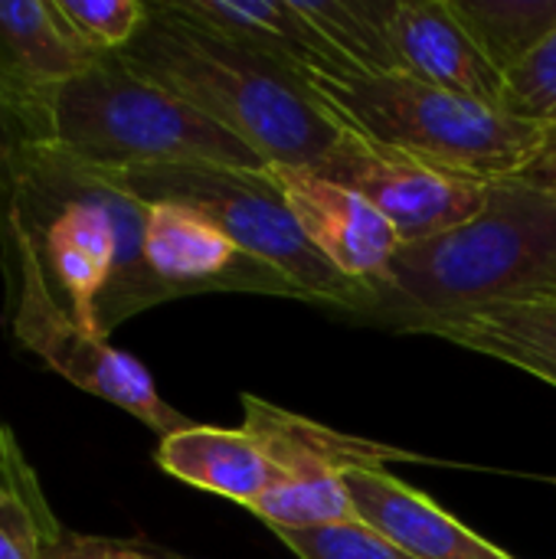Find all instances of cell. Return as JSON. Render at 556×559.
Listing matches in <instances>:
<instances>
[{"label": "cell", "mask_w": 556, "mask_h": 559, "mask_svg": "<svg viewBox=\"0 0 556 559\" xmlns=\"http://www.w3.org/2000/svg\"><path fill=\"white\" fill-rule=\"evenodd\" d=\"M147 206L59 151L36 147L13 203V239L88 334L108 337L131 314L170 301L144 262Z\"/></svg>", "instance_id": "6da1fadb"}, {"label": "cell", "mask_w": 556, "mask_h": 559, "mask_svg": "<svg viewBox=\"0 0 556 559\" xmlns=\"http://www.w3.org/2000/svg\"><path fill=\"white\" fill-rule=\"evenodd\" d=\"M556 295V197L495 180L485 210L433 239L403 242L367 285L364 318L400 334L482 305Z\"/></svg>", "instance_id": "7a4b0ae2"}, {"label": "cell", "mask_w": 556, "mask_h": 559, "mask_svg": "<svg viewBox=\"0 0 556 559\" xmlns=\"http://www.w3.org/2000/svg\"><path fill=\"white\" fill-rule=\"evenodd\" d=\"M147 10L141 33L115 52L131 72L190 102L265 164L318 167L328 157L341 128L292 72L170 13L161 0Z\"/></svg>", "instance_id": "3957f363"}, {"label": "cell", "mask_w": 556, "mask_h": 559, "mask_svg": "<svg viewBox=\"0 0 556 559\" xmlns=\"http://www.w3.org/2000/svg\"><path fill=\"white\" fill-rule=\"evenodd\" d=\"M295 79L341 131L482 183L518 177L556 134L403 72L367 75L318 69Z\"/></svg>", "instance_id": "277c9868"}, {"label": "cell", "mask_w": 556, "mask_h": 559, "mask_svg": "<svg viewBox=\"0 0 556 559\" xmlns=\"http://www.w3.org/2000/svg\"><path fill=\"white\" fill-rule=\"evenodd\" d=\"M43 147L92 170L161 164L269 167L223 124L131 72L115 52L95 59L52 95Z\"/></svg>", "instance_id": "5b68a950"}, {"label": "cell", "mask_w": 556, "mask_h": 559, "mask_svg": "<svg viewBox=\"0 0 556 559\" xmlns=\"http://www.w3.org/2000/svg\"><path fill=\"white\" fill-rule=\"evenodd\" d=\"M92 174L141 203H177L200 213L226 233L242 255L282 275L305 301L331 305L347 314H360L367 305V285L344 278L305 239L269 167L161 164Z\"/></svg>", "instance_id": "8992f818"}, {"label": "cell", "mask_w": 556, "mask_h": 559, "mask_svg": "<svg viewBox=\"0 0 556 559\" xmlns=\"http://www.w3.org/2000/svg\"><path fill=\"white\" fill-rule=\"evenodd\" d=\"M242 429L262 442L279 472V481L249 508L272 531L351 524L357 521V511L344 491V475L354 468H387V462L416 459L380 442L334 432L252 393L242 396Z\"/></svg>", "instance_id": "52a82bcc"}, {"label": "cell", "mask_w": 556, "mask_h": 559, "mask_svg": "<svg viewBox=\"0 0 556 559\" xmlns=\"http://www.w3.org/2000/svg\"><path fill=\"white\" fill-rule=\"evenodd\" d=\"M10 324L23 350L36 354L52 373L79 386L82 393L105 400L138 423H144L157 439L187 429V416L177 413L157 393L154 377L141 360L108 344V337L82 331L46 288L36 259L16 246V278L10 288Z\"/></svg>", "instance_id": "ba28073f"}, {"label": "cell", "mask_w": 556, "mask_h": 559, "mask_svg": "<svg viewBox=\"0 0 556 559\" xmlns=\"http://www.w3.org/2000/svg\"><path fill=\"white\" fill-rule=\"evenodd\" d=\"M311 170L360 193L397 229L400 242L449 233L475 219L492 197V183L446 174L351 131H341L338 144Z\"/></svg>", "instance_id": "9c48e42d"}, {"label": "cell", "mask_w": 556, "mask_h": 559, "mask_svg": "<svg viewBox=\"0 0 556 559\" xmlns=\"http://www.w3.org/2000/svg\"><path fill=\"white\" fill-rule=\"evenodd\" d=\"M269 174L298 229L328 265L357 285L383 278L403 242L360 193L321 177L311 167L269 164Z\"/></svg>", "instance_id": "30bf717a"}, {"label": "cell", "mask_w": 556, "mask_h": 559, "mask_svg": "<svg viewBox=\"0 0 556 559\" xmlns=\"http://www.w3.org/2000/svg\"><path fill=\"white\" fill-rule=\"evenodd\" d=\"M144 206V262L170 298L190 292H275L298 298L282 275L242 255V249L200 213L177 203Z\"/></svg>", "instance_id": "8fae6325"}, {"label": "cell", "mask_w": 556, "mask_h": 559, "mask_svg": "<svg viewBox=\"0 0 556 559\" xmlns=\"http://www.w3.org/2000/svg\"><path fill=\"white\" fill-rule=\"evenodd\" d=\"M98 52L75 39L52 0H0V82L16 102L33 144H46L52 95Z\"/></svg>", "instance_id": "7c38bea8"}, {"label": "cell", "mask_w": 556, "mask_h": 559, "mask_svg": "<svg viewBox=\"0 0 556 559\" xmlns=\"http://www.w3.org/2000/svg\"><path fill=\"white\" fill-rule=\"evenodd\" d=\"M390 43L403 75L501 108L505 75L462 26L449 0H397Z\"/></svg>", "instance_id": "4fadbf2b"}, {"label": "cell", "mask_w": 556, "mask_h": 559, "mask_svg": "<svg viewBox=\"0 0 556 559\" xmlns=\"http://www.w3.org/2000/svg\"><path fill=\"white\" fill-rule=\"evenodd\" d=\"M344 491L357 521L383 534L413 559H518L442 511L429 495L400 481L387 468H354Z\"/></svg>", "instance_id": "5bb4252c"}, {"label": "cell", "mask_w": 556, "mask_h": 559, "mask_svg": "<svg viewBox=\"0 0 556 559\" xmlns=\"http://www.w3.org/2000/svg\"><path fill=\"white\" fill-rule=\"evenodd\" d=\"M170 13L236 43L292 75L341 72L292 0H161Z\"/></svg>", "instance_id": "9a60e30c"}, {"label": "cell", "mask_w": 556, "mask_h": 559, "mask_svg": "<svg viewBox=\"0 0 556 559\" xmlns=\"http://www.w3.org/2000/svg\"><path fill=\"white\" fill-rule=\"evenodd\" d=\"M406 334H429L456 347L495 357L556 386V295L482 305L426 321Z\"/></svg>", "instance_id": "2e32d148"}, {"label": "cell", "mask_w": 556, "mask_h": 559, "mask_svg": "<svg viewBox=\"0 0 556 559\" xmlns=\"http://www.w3.org/2000/svg\"><path fill=\"white\" fill-rule=\"evenodd\" d=\"M154 462L164 475L242 508H252L279 481L272 459L249 429L190 423L187 429L161 439Z\"/></svg>", "instance_id": "e0dca14e"}, {"label": "cell", "mask_w": 556, "mask_h": 559, "mask_svg": "<svg viewBox=\"0 0 556 559\" xmlns=\"http://www.w3.org/2000/svg\"><path fill=\"white\" fill-rule=\"evenodd\" d=\"M308 29L324 43L341 72L393 75L400 72L390 43V13L397 0H292Z\"/></svg>", "instance_id": "ac0fdd59"}, {"label": "cell", "mask_w": 556, "mask_h": 559, "mask_svg": "<svg viewBox=\"0 0 556 559\" xmlns=\"http://www.w3.org/2000/svg\"><path fill=\"white\" fill-rule=\"evenodd\" d=\"M59 531L33 465L0 423V559H43Z\"/></svg>", "instance_id": "d6986e66"}, {"label": "cell", "mask_w": 556, "mask_h": 559, "mask_svg": "<svg viewBox=\"0 0 556 559\" xmlns=\"http://www.w3.org/2000/svg\"><path fill=\"white\" fill-rule=\"evenodd\" d=\"M501 75L514 72L556 29V0H449Z\"/></svg>", "instance_id": "ffe728a7"}, {"label": "cell", "mask_w": 556, "mask_h": 559, "mask_svg": "<svg viewBox=\"0 0 556 559\" xmlns=\"http://www.w3.org/2000/svg\"><path fill=\"white\" fill-rule=\"evenodd\" d=\"M33 151H36L33 134H29L16 102L10 98V92L0 82V269H3V278L10 288L16 278L13 203H16V190L29 167Z\"/></svg>", "instance_id": "44dd1931"}, {"label": "cell", "mask_w": 556, "mask_h": 559, "mask_svg": "<svg viewBox=\"0 0 556 559\" xmlns=\"http://www.w3.org/2000/svg\"><path fill=\"white\" fill-rule=\"evenodd\" d=\"M66 26L92 52H121L147 23L144 0H52Z\"/></svg>", "instance_id": "7402d4cb"}, {"label": "cell", "mask_w": 556, "mask_h": 559, "mask_svg": "<svg viewBox=\"0 0 556 559\" xmlns=\"http://www.w3.org/2000/svg\"><path fill=\"white\" fill-rule=\"evenodd\" d=\"M501 111L556 131V29L505 75Z\"/></svg>", "instance_id": "603a6c76"}, {"label": "cell", "mask_w": 556, "mask_h": 559, "mask_svg": "<svg viewBox=\"0 0 556 559\" xmlns=\"http://www.w3.org/2000/svg\"><path fill=\"white\" fill-rule=\"evenodd\" d=\"M272 534L298 559H413L360 521Z\"/></svg>", "instance_id": "cb8c5ba5"}, {"label": "cell", "mask_w": 556, "mask_h": 559, "mask_svg": "<svg viewBox=\"0 0 556 559\" xmlns=\"http://www.w3.org/2000/svg\"><path fill=\"white\" fill-rule=\"evenodd\" d=\"M43 559H187L154 547L147 540H125V537H98V534H79L62 527L49 544Z\"/></svg>", "instance_id": "d4e9b609"}, {"label": "cell", "mask_w": 556, "mask_h": 559, "mask_svg": "<svg viewBox=\"0 0 556 559\" xmlns=\"http://www.w3.org/2000/svg\"><path fill=\"white\" fill-rule=\"evenodd\" d=\"M511 180H521V183H528V187H537V190L556 197V134L554 141L547 144V151H544L531 167H524L518 177H511Z\"/></svg>", "instance_id": "484cf974"}]
</instances>
